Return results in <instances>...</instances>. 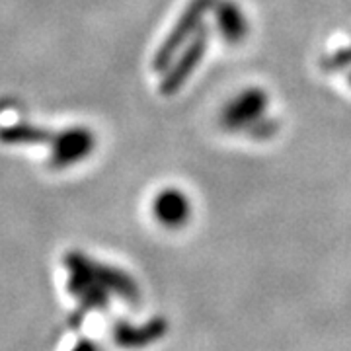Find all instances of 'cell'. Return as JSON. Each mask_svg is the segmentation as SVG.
<instances>
[{
	"label": "cell",
	"mask_w": 351,
	"mask_h": 351,
	"mask_svg": "<svg viewBox=\"0 0 351 351\" xmlns=\"http://www.w3.org/2000/svg\"><path fill=\"white\" fill-rule=\"evenodd\" d=\"M209 6H211V0H193V2L189 4L186 14L182 16V20L174 25L172 34L168 36V39L162 43L160 51L156 53V57H154V69H164V66H168V64H170L168 61L174 57L176 51L184 49L182 45L188 41L189 36H191V32L199 27L201 18H203V14H205V10H207Z\"/></svg>",
	"instance_id": "cell-1"
},
{
	"label": "cell",
	"mask_w": 351,
	"mask_h": 351,
	"mask_svg": "<svg viewBox=\"0 0 351 351\" xmlns=\"http://www.w3.org/2000/svg\"><path fill=\"white\" fill-rule=\"evenodd\" d=\"M267 98L262 90H246L237 96L223 112V123L228 129H242L258 121L265 112Z\"/></svg>",
	"instance_id": "cell-2"
},
{
	"label": "cell",
	"mask_w": 351,
	"mask_h": 351,
	"mask_svg": "<svg viewBox=\"0 0 351 351\" xmlns=\"http://www.w3.org/2000/svg\"><path fill=\"white\" fill-rule=\"evenodd\" d=\"M152 211L158 223L170 228H178V226L186 225L191 213V205L189 199L178 189H164L156 195Z\"/></svg>",
	"instance_id": "cell-3"
},
{
	"label": "cell",
	"mask_w": 351,
	"mask_h": 351,
	"mask_svg": "<svg viewBox=\"0 0 351 351\" xmlns=\"http://www.w3.org/2000/svg\"><path fill=\"white\" fill-rule=\"evenodd\" d=\"M203 53H205V34L199 32L197 38H195V43L189 45V47H184V53H182L180 61L174 66H170V73H168L162 84V92L172 94V92H176L178 88L182 86L189 78V75L197 69Z\"/></svg>",
	"instance_id": "cell-4"
},
{
	"label": "cell",
	"mask_w": 351,
	"mask_h": 351,
	"mask_svg": "<svg viewBox=\"0 0 351 351\" xmlns=\"http://www.w3.org/2000/svg\"><path fill=\"white\" fill-rule=\"evenodd\" d=\"M94 147V137L84 129H69L55 141V158L61 166L82 160Z\"/></svg>",
	"instance_id": "cell-5"
},
{
	"label": "cell",
	"mask_w": 351,
	"mask_h": 351,
	"mask_svg": "<svg viewBox=\"0 0 351 351\" xmlns=\"http://www.w3.org/2000/svg\"><path fill=\"white\" fill-rule=\"evenodd\" d=\"M217 22L221 27V34L230 41H239L246 34V18L232 2H223L217 8Z\"/></svg>",
	"instance_id": "cell-6"
}]
</instances>
